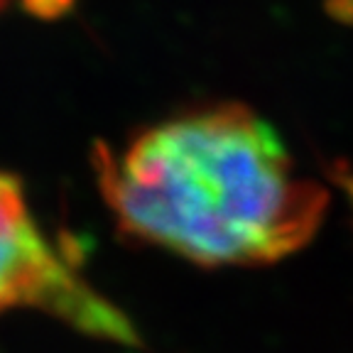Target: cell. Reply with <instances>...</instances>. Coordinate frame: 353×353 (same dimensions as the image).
<instances>
[{
  "label": "cell",
  "instance_id": "cell-5",
  "mask_svg": "<svg viewBox=\"0 0 353 353\" xmlns=\"http://www.w3.org/2000/svg\"><path fill=\"white\" fill-rule=\"evenodd\" d=\"M331 15L341 22H353V0H334L331 3Z\"/></svg>",
  "mask_w": 353,
  "mask_h": 353
},
{
  "label": "cell",
  "instance_id": "cell-2",
  "mask_svg": "<svg viewBox=\"0 0 353 353\" xmlns=\"http://www.w3.org/2000/svg\"><path fill=\"white\" fill-rule=\"evenodd\" d=\"M20 307L39 309L88 336L140 346L132 321L47 241L20 179L0 170V314Z\"/></svg>",
  "mask_w": 353,
  "mask_h": 353
},
{
  "label": "cell",
  "instance_id": "cell-4",
  "mask_svg": "<svg viewBox=\"0 0 353 353\" xmlns=\"http://www.w3.org/2000/svg\"><path fill=\"white\" fill-rule=\"evenodd\" d=\"M331 174L336 176V182L341 184V189L346 192L348 201H351V209H353V167L348 165H336L331 170Z\"/></svg>",
  "mask_w": 353,
  "mask_h": 353
},
{
  "label": "cell",
  "instance_id": "cell-1",
  "mask_svg": "<svg viewBox=\"0 0 353 353\" xmlns=\"http://www.w3.org/2000/svg\"><path fill=\"white\" fill-rule=\"evenodd\" d=\"M91 162L123 236L204 268L297 253L329 206L275 128L233 101L140 128L121 148L99 140Z\"/></svg>",
  "mask_w": 353,
  "mask_h": 353
},
{
  "label": "cell",
  "instance_id": "cell-3",
  "mask_svg": "<svg viewBox=\"0 0 353 353\" xmlns=\"http://www.w3.org/2000/svg\"><path fill=\"white\" fill-rule=\"evenodd\" d=\"M20 3L30 15L47 17V20L59 17L61 12H66L69 10V6H72V0H20Z\"/></svg>",
  "mask_w": 353,
  "mask_h": 353
}]
</instances>
